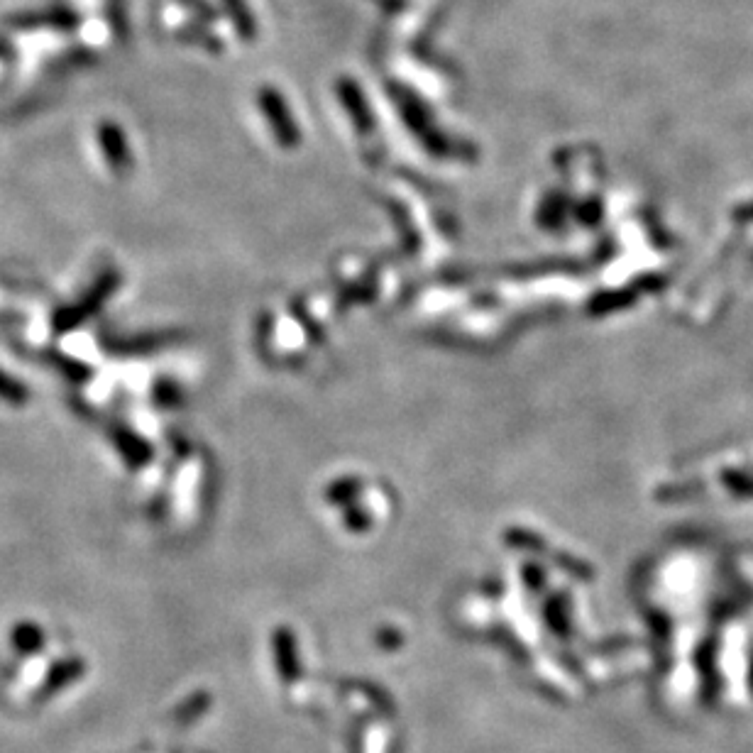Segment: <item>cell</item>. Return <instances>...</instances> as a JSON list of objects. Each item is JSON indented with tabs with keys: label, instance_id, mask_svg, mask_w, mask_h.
<instances>
[{
	"label": "cell",
	"instance_id": "6da1fadb",
	"mask_svg": "<svg viewBox=\"0 0 753 753\" xmlns=\"http://www.w3.org/2000/svg\"><path fill=\"white\" fill-rule=\"evenodd\" d=\"M86 675V663L81 658H62V661L49 665L47 675L42 678V683L37 685V690L32 692V700L35 702H49L57 695H62L69 685H74L76 680Z\"/></svg>",
	"mask_w": 753,
	"mask_h": 753
},
{
	"label": "cell",
	"instance_id": "7a4b0ae2",
	"mask_svg": "<svg viewBox=\"0 0 753 753\" xmlns=\"http://www.w3.org/2000/svg\"><path fill=\"white\" fill-rule=\"evenodd\" d=\"M257 106L267 115L269 125H272V130L277 133L279 140H282L284 145H291V142L296 140V128L282 93L274 89V86H262V89L257 91Z\"/></svg>",
	"mask_w": 753,
	"mask_h": 753
},
{
	"label": "cell",
	"instance_id": "3957f363",
	"mask_svg": "<svg viewBox=\"0 0 753 753\" xmlns=\"http://www.w3.org/2000/svg\"><path fill=\"white\" fill-rule=\"evenodd\" d=\"M221 10L225 18L233 25L235 35L243 42H255L260 35V25H257L255 13H252L247 0H221Z\"/></svg>",
	"mask_w": 753,
	"mask_h": 753
},
{
	"label": "cell",
	"instance_id": "277c9868",
	"mask_svg": "<svg viewBox=\"0 0 753 753\" xmlns=\"http://www.w3.org/2000/svg\"><path fill=\"white\" fill-rule=\"evenodd\" d=\"M15 27H54V30H76L79 15L69 8H49L45 13H25L13 18Z\"/></svg>",
	"mask_w": 753,
	"mask_h": 753
},
{
	"label": "cell",
	"instance_id": "5b68a950",
	"mask_svg": "<svg viewBox=\"0 0 753 753\" xmlns=\"http://www.w3.org/2000/svg\"><path fill=\"white\" fill-rule=\"evenodd\" d=\"M177 40L184 42V45L206 49L208 54H223V49H225L223 40L211 30V25H203V23L184 25L177 32Z\"/></svg>",
	"mask_w": 753,
	"mask_h": 753
},
{
	"label": "cell",
	"instance_id": "8992f818",
	"mask_svg": "<svg viewBox=\"0 0 753 753\" xmlns=\"http://www.w3.org/2000/svg\"><path fill=\"white\" fill-rule=\"evenodd\" d=\"M45 634H42L40 626L35 624H20L13 631V646L15 651L23 653V656H35L42 646H45Z\"/></svg>",
	"mask_w": 753,
	"mask_h": 753
},
{
	"label": "cell",
	"instance_id": "52a82bcc",
	"mask_svg": "<svg viewBox=\"0 0 753 753\" xmlns=\"http://www.w3.org/2000/svg\"><path fill=\"white\" fill-rule=\"evenodd\" d=\"M177 3L184 10H189L196 20H201L203 25H213V23H218V18H221V10L213 8L208 0H177Z\"/></svg>",
	"mask_w": 753,
	"mask_h": 753
},
{
	"label": "cell",
	"instance_id": "ba28073f",
	"mask_svg": "<svg viewBox=\"0 0 753 753\" xmlns=\"http://www.w3.org/2000/svg\"><path fill=\"white\" fill-rule=\"evenodd\" d=\"M751 685H753V670H751Z\"/></svg>",
	"mask_w": 753,
	"mask_h": 753
}]
</instances>
